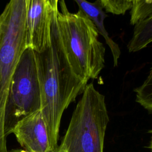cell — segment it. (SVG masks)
Wrapping results in <instances>:
<instances>
[{
    "label": "cell",
    "mask_w": 152,
    "mask_h": 152,
    "mask_svg": "<svg viewBox=\"0 0 152 152\" xmlns=\"http://www.w3.org/2000/svg\"><path fill=\"white\" fill-rule=\"evenodd\" d=\"M57 12L52 14L49 46L40 52L34 51L40 90V111L51 148L58 145L59 126L64 110L82 94L88 82L75 74L68 62L58 26Z\"/></svg>",
    "instance_id": "1"
},
{
    "label": "cell",
    "mask_w": 152,
    "mask_h": 152,
    "mask_svg": "<svg viewBox=\"0 0 152 152\" xmlns=\"http://www.w3.org/2000/svg\"><path fill=\"white\" fill-rule=\"evenodd\" d=\"M106 11L115 15L125 14L131 4L125 0H100Z\"/></svg>",
    "instance_id": "12"
},
{
    "label": "cell",
    "mask_w": 152,
    "mask_h": 152,
    "mask_svg": "<svg viewBox=\"0 0 152 152\" xmlns=\"http://www.w3.org/2000/svg\"><path fill=\"white\" fill-rule=\"evenodd\" d=\"M27 0H10L0 14V152H7L5 112L11 80L26 48Z\"/></svg>",
    "instance_id": "4"
},
{
    "label": "cell",
    "mask_w": 152,
    "mask_h": 152,
    "mask_svg": "<svg viewBox=\"0 0 152 152\" xmlns=\"http://www.w3.org/2000/svg\"><path fill=\"white\" fill-rule=\"evenodd\" d=\"M131 39L128 44L129 52L139 51L152 41V15L137 22Z\"/></svg>",
    "instance_id": "9"
},
{
    "label": "cell",
    "mask_w": 152,
    "mask_h": 152,
    "mask_svg": "<svg viewBox=\"0 0 152 152\" xmlns=\"http://www.w3.org/2000/svg\"><path fill=\"white\" fill-rule=\"evenodd\" d=\"M27 152H48L50 146L46 126L40 110L24 118L15 125L11 134Z\"/></svg>",
    "instance_id": "7"
},
{
    "label": "cell",
    "mask_w": 152,
    "mask_h": 152,
    "mask_svg": "<svg viewBox=\"0 0 152 152\" xmlns=\"http://www.w3.org/2000/svg\"><path fill=\"white\" fill-rule=\"evenodd\" d=\"M56 20L63 47L75 74L87 81L97 77L104 66L105 48L92 21L81 10L70 12L59 1Z\"/></svg>",
    "instance_id": "2"
},
{
    "label": "cell",
    "mask_w": 152,
    "mask_h": 152,
    "mask_svg": "<svg viewBox=\"0 0 152 152\" xmlns=\"http://www.w3.org/2000/svg\"><path fill=\"white\" fill-rule=\"evenodd\" d=\"M7 152H27L24 149H13Z\"/></svg>",
    "instance_id": "15"
},
{
    "label": "cell",
    "mask_w": 152,
    "mask_h": 152,
    "mask_svg": "<svg viewBox=\"0 0 152 152\" xmlns=\"http://www.w3.org/2000/svg\"><path fill=\"white\" fill-rule=\"evenodd\" d=\"M48 152H67L64 148L61 145H58L54 148H50Z\"/></svg>",
    "instance_id": "14"
},
{
    "label": "cell",
    "mask_w": 152,
    "mask_h": 152,
    "mask_svg": "<svg viewBox=\"0 0 152 152\" xmlns=\"http://www.w3.org/2000/svg\"><path fill=\"white\" fill-rule=\"evenodd\" d=\"M52 12L45 0H27L26 48L40 52L49 46Z\"/></svg>",
    "instance_id": "6"
},
{
    "label": "cell",
    "mask_w": 152,
    "mask_h": 152,
    "mask_svg": "<svg viewBox=\"0 0 152 152\" xmlns=\"http://www.w3.org/2000/svg\"><path fill=\"white\" fill-rule=\"evenodd\" d=\"M136 93V101L150 113L152 110V71L142 84L134 89Z\"/></svg>",
    "instance_id": "10"
},
{
    "label": "cell",
    "mask_w": 152,
    "mask_h": 152,
    "mask_svg": "<svg viewBox=\"0 0 152 152\" xmlns=\"http://www.w3.org/2000/svg\"><path fill=\"white\" fill-rule=\"evenodd\" d=\"M40 90L34 51L26 48L12 74L7 97L5 135L11 134L18 121L40 110Z\"/></svg>",
    "instance_id": "5"
},
{
    "label": "cell",
    "mask_w": 152,
    "mask_h": 152,
    "mask_svg": "<svg viewBox=\"0 0 152 152\" xmlns=\"http://www.w3.org/2000/svg\"><path fill=\"white\" fill-rule=\"evenodd\" d=\"M45 1L53 12H57L59 11L58 6L59 0H45Z\"/></svg>",
    "instance_id": "13"
},
{
    "label": "cell",
    "mask_w": 152,
    "mask_h": 152,
    "mask_svg": "<svg viewBox=\"0 0 152 152\" xmlns=\"http://www.w3.org/2000/svg\"><path fill=\"white\" fill-rule=\"evenodd\" d=\"M109 121L104 96L87 84L60 145L67 152H103Z\"/></svg>",
    "instance_id": "3"
},
{
    "label": "cell",
    "mask_w": 152,
    "mask_h": 152,
    "mask_svg": "<svg viewBox=\"0 0 152 152\" xmlns=\"http://www.w3.org/2000/svg\"><path fill=\"white\" fill-rule=\"evenodd\" d=\"M130 23L134 25L152 15V0H133L131 7Z\"/></svg>",
    "instance_id": "11"
},
{
    "label": "cell",
    "mask_w": 152,
    "mask_h": 152,
    "mask_svg": "<svg viewBox=\"0 0 152 152\" xmlns=\"http://www.w3.org/2000/svg\"><path fill=\"white\" fill-rule=\"evenodd\" d=\"M125 1H127L128 2H129V3H131V4L133 0H125Z\"/></svg>",
    "instance_id": "16"
},
{
    "label": "cell",
    "mask_w": 152,
    "mask_h": 152,
    "mask_svg": "<svg viewBox=\"0 0 152 152\" xmlns=\"http://www.w3.org/2000/svg\"><path fill=\"white\" fill-rule=\"evenodd\" d=\"M79 7V10L82 11L87 17L94 24L99 34L103 36L106 44L111 51L113 65L116 66L118 64L121 55V50L119 45L113 40L107 32L104 25V19L107 17L106 12L103 11V6L100 0H96L94 2H90L87 0H74Z\"/></svg>",
    "instance_id": "8"
}]
</instances>
